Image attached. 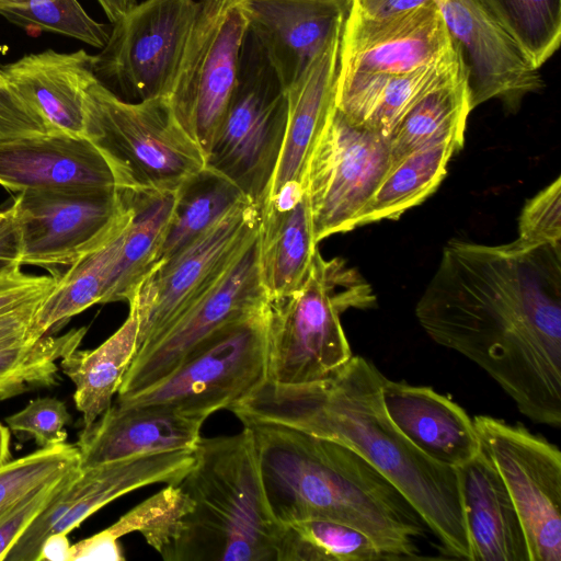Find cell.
Masks as SVG:
<instances>
[{
    "label": "cell",
    "mask_w": 561,
    "mask_h": 561,
    "mask_svg": "<svg viewBox=\"0 0 561 561\" xmlns=\"http://www.w3.org/2000/svg\"><path fill=\"white\" fill-rule=\"evenodd\" d=\"M531 422L561 427V245L451 240L415 308Z\"/></svg>",
    "instance_id": "cell-1"
},
{
    "label": "cell",
    "mask_w": 561,
    "mask_h": 561,
    "mask_svg": "<svg viewBox=\"0 0 561 561\" xmlns=\"http://www.w3.org/2000/svg\"><path fill=\"white\" fill-rule=\"evenodd\" d=\"M382 376L369 360L352 356L316 382L266 380L229 411L242 424H280L354 450L402 493L447 558L470 561L457 469L426 456L391 422Z\"/></svg>",
    "instance_id": "cell-2"
},
{
    "label": "cell",
    "mask_w": 561,
    "mask_h": 561,
    "mask_svg": "<svg viewBox=\"0 0 561 561\" xmlns=\"http://www.w3.org/2000/svg\"><path fill=\"white\" fill-rule=\"evenodd\" d=\"M265 499L279 525L337 522L368 536L388 560L423 559L426 526L402 493L354 450L289 426L248 422Z\"/></svg>",
    "instance_id": "cell-3"
},
{
    "label": "cell",
    "mask_w": 561,
    "mask_h": 561,
    "mask_svg": "<svg viewBox=\"0 0 561 561\" xmlns=\"http://www.w3.org/2000/svg\"><path fill=\"white\" fill-rule=\"evenodd\" d=\"M178 483L193 502L165 561H276L280 525L268 508L249 427L201 437Z\"/></svg>",
    "instance_id": "cell-4"
},
{
    "label": "cell",
    "mask_w": 561,
    "mask_h": 561,
    "mask_svg": "<svg viewBox=\"0 0 561 561\" xmlns=\"http://www.w3.org/2000/svg\"><path fill=\"white\" fill-rule=\"evenodd\" d=\"M375 306L374 290L356 268L325 260L317 249L302 285L270 300L266 380L299 386L329 377L353 356L341 314Z\"/></svg>",
    "instance_id": "cell-5"
},
{
    "label": "cell",
    "mask_w": 561,
    "mask_h": 561,
    "mask_svg": "<svg viewBox=\"0 0 561 561\" xmlns=\"http://www.w3.org/2000/svg\"><path fill=\"white\" fill-rule=\"evenodd\" d=\"M85 138L126 193L176 192L206 168L204 151L181 126L168 98L125 101L98 78L88 88Z\"/></svg>",
    "instance_id": "cell-6"
},
{
    "label": "cell",
    "mask_w": 561,
    "mask_h": 561,
    "mask_svg": "<svg viewBox=\"0 0 561 561\" xmlns=\"http://www.w3.org/2000/svg\"><path fill=\"white\" fill-rule=\"evenodd\" d=\"M287 111L286 89L248 27L237 85L206 153V168L262 205L282 151Z\"/></svg>",
    "instance_id": "cell-7"
},
{
    "label": "cell",
    "mask_w": 561,
    "mask_h": 561,
    "mask_svg": "<svg viewBox=\"0 0 561 561\" xmlns=\"http://www.w3.org/2000/svg\"><path fill=\"white\" fill-rule=\"evenodd\" d=\"M270 301L222 325L165 378L117 398L119 405H168L209 416L252 394L266 381Z\"/></svg>",
    "instance_id": "cell-8"
},
{
    "label": "cell",
    "mask_w": 561,
    "mask_h": 561,
    "mask_svg": "<svg viewBox=\"0 0 561 561\" xmlns=\"http://www.w3.org/2000/svg\"><path fill=\"white\" fill-rule=\"evenodd\" d=\"M18 237V261L58 276L100 249L134 218L126 196L113 190L20 192L11 205Z\"/></svg>",
    "instance_id": "cell-9"
},
{
    "label": "cell",
    "mask_w": 561,
    "mask_h": 561,
    "mask_svg": "<svg viewBox=\"0 0 561 561\" xmlns=\"http://www.w3.org/2000/svg\"><path fill=\"white\" fill-rule=\"evenodd\" d=\"M390 163L388 137L353 124L334 107L311 149L302 178L317 244L359 227L362 214Z\"/></svg>",
    "instance_id": "cell-10"
},
{
    "label": "cell",
    "mask_w": 561,
    "mask_h": 561,
    "mask_svg": "<svg viewBox=\"0 0 561 561\" xmlns=\"http://www.w3.org/2000/svg\"><path fill=\"white\" fill-rule=\"evenodd\" d=\"M248 27L240 0L197 1L168 99L205 158L237 85Z\"/></svg>",
    "instance_id": "cell-11"
},
{
    "label": "cell",
    "mask_w": 561,
    "mask_h": 561,
    "mask_svg": "<svg viewBox=\"0 0 561 561\" xmlns=\"http://www.w3.org/2000/svg\"><path fill=\"white\" fill-rule=\"evenodd\" d=\"M261 205L244 198L179 253L157 265L128 301L138 351L157 341L229 268L259 232Z\"/></svg>",
    "instance_id": "cell-12"
},
{
    "label": "cell",
    "mask_w": 561,
    "mask_h": 561,
    "mask_svg": "<svg viewBox=\"0 0 561 561\" xmlns=\"http://www.w3.org/2000/svg\"><path fill=\"white\" fill-rule=\"evenodd\" d=\"M480 454L503 480L519 515L529 561H561V453L520 424L477 415Z\"/></svg>",
    "instance_id": "cell-13"
},
{
    "label": "cell",
    "mask_w": 561,
    "mask_h": 561,
    "mask_svg": "<svg viewBox=\"0 0 561 561\" xmlns=\"http://www.w3.org/2000/svg\"><path fill=\"white\" fill-rule=\"evenodd\" d=\"M195 0H145L111 30L94 72L130 100L168 98L196 14Z\"/></svg>",
    "instance_id": "cell-14"
},
{
    "label": "cell",
    "mask_w": 561,
    "mask_h": 561,
    "mask_svg": "<svg viewBox=\"0 0 561 561\" xmlns=\"http://www.w3.org/2000/svg\"><path fill=\"white\" fill-rule=\"evenodd\" d=\"M268 301L261 277L256 236L192 307L157 341L136 354L117 398L139 393L165 378L216 330Z\"/></svg>",
    "instance_id": "cell-15"
},
{
    "label": "cell",
    "mask_w": 561,
    "mask_h": 561,
    "mask_svg": "<svg viewBox=\"0 0 561 561\" xmlns=\"http://www.w3.org/2000/svg\"><path fill=\"white\" fill-rule=\"evenodd\" d=\"M194 461V449H184L79 468L26 528L4 561H39L48 536L68 535L106 504L139 488L161 482L178 484Z\"/></svg>",
    "instance_id": "cell-16"
},
{
    "label": "cell",
    "mask_w": 561,
    "mask_h": 561,
    "mask_svg": "<svg viewBox=\"0 0 561 561\" xmlns=\"http://www.w3.org/2000/svg\"><path fill=\"white\" fill-rule=\"evenodd\" d=\"M437 7L460 51L472 110L496 99L515 111L542 88L539 68L479 0H442Z\"/></svg>",
    "instance_id": "cell-17"
},
{
    "label": "cell",
    "mask_w": 561,
    "mask_h": 561,
    "mask_svg": "<svg viewBox=\"0 0 561 561\" xmlns=\"http://www.w3.org/2000/svg\"><path fill=\"white\" fill-rule=\"evenodd\" d=\"M454 48L435 3L381 16H365L348 10L341 36L337 75L407 73Z\"/></svg>",
    "instance_id": "cell-18"
},
{
    "label": "cell",
    "mask_w": 561,
    "mask_h": 561,
    "mask_svg": "<svg viewBox=\"0 0 561 561\" xmlns=\"http://www.w3.org/2000/svg\"><path fill=\"white\" fill-rule=\"evenodd\" d=\"M0 185L15 193L117 188L108 162L88 138L57 134L0 139Z\"/></svg>",
    "instance_id": "cell-19"
},
{
    "label": "cell",
    "mask_w": 561,
    "mask_h": 561,
    "mask_svg": "<svg viewBox=\"0 0 561 561\" xmlns=\"http://www.w3.org/2000/svg\"><path fill=\"white\" fill-rule=\"evenodd\" d=\"M207 416L168 405L112 404L84 425L76 444L87 469L144 455L195 449Z\"/></svg>",
    "instance_id": "cell-20"
},
{
    "label": "cell",
    "mask_w": 561,
    "mask_h": 561,
    "mask_svg": "<svg viewBox=\"0 0 561 561\" xmlns=\"http://www.w3.org/2000/svg\"><path fill=\"white\" fill-rule=\"evenodd\" d=\"M84 49L28 54L1 68L7 85L42 119L47 134L85 138L88 88L96 79Z\"/></svg>",
    "instance_id": "cell-21"
},
{
    "label": "cell",
    "mask_w": 561,
    "mask_h": 561,
    "mask_svg": "<svg viewBox=\"0 0 561 561\" xmlns=\"http://www.w3.org/2000/svg\"><path fill=\"white\" fill-rule=\"evenodd\" d=\"M285 89L344 24L351 0H240Z\"/></svg>",
    "instance_id": "cell-22"
},
{
    "label": "cell",
    "mask_w": 561,
    "mask_h": 561,
    "mask_svg": "<svg viewBox=\"0 0 561 561\" xmlns=\"http://www.w3.org/2000/svg\"><path fill=\"white\" fill-rule=\"evenodd\" d=\"M381 397L391 422L433 460L457 468L479 454L472 419L448 397L385 376Z\"/></svg>",
    "instance_id": "cell-23"
},
{
    "label": "cell",
    "mask_w": 561,
    "mask_h": 561,
    "mask_svg": "<svg viewBox=\"0 0 561 561\" xmlns=\"http://www.w3.org/2000/svg\"><path fill=\"white\" fill-rule=\"evenodd\" d=\"M465 72L458 47L442 58L401 75H337L335 107L353 124L388 137L427 93Z\"/></svg>",
    "instance_id": "cell-24"
},
{
    "label": "cell",
    "mask_w": 561,
    "mask_h": 561,
    "mask_svg": "<svg viewBox=\"0 0 561 561\" xmlns=\"http://www.w3.org/2000/svg\"><path fill=\"white\" fill-rule=\"evenodd\" d=\"M456 469L470 561H529L519 515L495 468L479 451Z\"/></svg>",
    "instance_id": "cell-25"
},
{
    "label": "cell",
    "mask_w": 561,
    "mask_h": 561,
    "mask_svg": "<svg viewBox=\"0 0 561 561\" xmlns=\"http://www.w3.org/2000/svg\"><path fill=\"white\" fill-rule=\"evenodd\" d=\"M343 25L333 33L299 79L286 89V133L266 197L286 184L302 185L311 149L335 107Z\"/></svg>",
    "instance_id": "cell-26"
},
{
    "label": "cell",
    "mask_w": 561,
    "mask_h": 561,
    "mask_svg": "<svg viewBox=\"0 0 561 561\" xmlns=\"http://www.w3.org/2000/svg\"><path fill=\"white\" fill-rule=\"evenodd\" d=\"M257 238L261 277L268 300L297 290L318 249L306 193L294 201L265 199Z\"/></svg>",
    "instance_id": "cell-27"
},
{
    "label": "cell",
    "mask_w": 561,
    "mask_h": 561,
    "mask_svg": "<svg viewBox=\"0 0 561 561\" xmlns=\"http://www.w3.org/2000/svg\"><path fill=\"white\" fill-rule=\"evenodd\" d=\"M139 318L135 308L119 329L94 350H75L60 359L61 371L76 386L73 400L84 425L111 405L138 351Z\"/></svg>",
    "instance_id": "cell-28"
},
{
    "label": "cell",
    "mask_w": 561,
    "mask_h": 561,
    "mask_svg": "<svg viewBox=\"0 0 561 561\" xmlns=\"http://www.w3.org/2000/svg\"><path fill=\"white\" fill-rule=\"evenodd\" d=\"M176 192H122L134 208V218L100 304L128 302L142 279L157 265L172 218Z\"/></svg>",
    "instance_id": "cell-29"
},
{
    "label": "cell",
    "mask_w": 561,
    "mask_h": 561,
    "mask_svg": "<svg viewBox=\"0 0 561 561\" xmlns=\"http://www.w3.org/2000/svg\"><path fill=\"white\" fill-rule=\"evenodd\" d=\"M471 111L465 71L422 98L391 130L390 169L423 148L451 144L460 150Z\"/></svg>",
    "instance_id": "cell-30"
},
{
    "label": "cell",
    "mask_w": 561,
    "mask_h": 561,
    "mask_svg": "<svg viewBox=\"0 0 561 561\" xmlns=\"http://www.w3.org/2000/svg\"><path fill=\"white\" fill-rule=\"evenodd\" d=\"M129 226L106 244L56 276L53 288L36 309L27 332L28 341L36 342L53 328L101 302Z\"/></svg>",
    "instance_id": "cell-31"
},
{
    "label": "cell",
    "mask_w": 561,
    "mask_h": 561,
    "mask_svg": "<svg viewBox=\"0 0 561 561\" xmlns=\"http://www.w3.org/2000/svg\"><path fill=\"white\" fill-rule=\"evenodd\" d=\"M457 151L451 144L432 146L414 151L394 164L366 205L359 226L398 219L424 202L444 180L448 162Z\"/></svg>",
    "instance_id": "cell-32"
},
{
    "label": "cell",
    "mask_w": 561,
    "mask_h": 561,
    "mask_svg": "<svg viewBox=\"0 0 561 561\" xmlns=\"http://www.w3.org/2000/svg\"><path fill=\"white\" fill-rule=\"evenodd\" d=\"M244 198L233 183L208 168L188 179L176 192L157 265L192 243Z\"/></svg>",
    "instance_id": "cell-33"
},
{
    "label": "cell",
    "mask_w": 561,
    "mask_h": 561,
    "mask_svg": "<svg viewBox=\"0 0 561 561\" xmlns=\"http://www.w3.org/2000/svg\"><path fill=\"white\" fill-rule=\"evenodd\" d=\"M387 556L364 533L321 518L280 525L276 561H379Z\"/></svg>",
    "instance_id": "cell-34"
},
{
    "label": "cell",
    "mask_w": 561,
    "mask_h": 561,
    "mask_svg": "<svg viewBox=\"0 0 561 561\" xmlns=\"http://www.w3.org/2000/svg\"><path fill=\"white\" fill-rule=\"evenodd\" d=\"M87 328L0 346V400L59 382L57 359L77 350Z\"/></svg>",
    "instance_id": "cell-35"
},
{
    "label": "cell",
    "mask_w": 561,
    "mask_h": 561,
    "mask_svg": "<svg viewBox=\"0 0 561 561\" xmlns=\"http://www.w3.org/2000/svg\"><path fill=\"white\" fill-rule=\"evenodd\" d=\"M479 1L539 69L558 50L561 43V0Z\"/></svg>",
    "instance_id": "cell-36"
},
{
    "label": "cell",
    "mask_w": 561,
    "mask_h": 561,
    "mask_svg": "<svg viewBox=\"0 0 561 561\" xmlns=\"http://www.w3.org/2000/svg\"><path fill=\"white\" fill-rule=\"evenodd\" d=\"M0 15L26 31L53 32L96 48H103L111 34L78 0H0Z\"/></svg>",
    "instance_id": "cell-37"
},
{
    "label": "cell",
    "mask_w": 561,
    "mask_h": 561,
    "mask_svg": "<svg viewBox=\"0 0 561 561\" xmlns=\"http://www.w3.org/2000/svg\"><path fill=\"white\" fill-rule=\"evenodd\" d=\"M193 502L179 484H167L106 528L114 538L138 531L162 554L175 540Z\"/></svg>",
    "instance_id": "cell-38"
},
{
    "label": "cell",
    "mask_w": 561,
    "mask_h": 561,
    "mask_svg": "<svg viewBox=\"0 0 561 561\" xmlns=\"http://www.w3.org/2000/svg\"><path fill=\"white\" fill-rule=\"evenodd\" d=\"M80 466L76 445L67 443L41 447L0 467V515L39 484Z\"/></svg>",
    "instance_id": "cell-39"
},
{
    "label": "cell",
    "mask_w": 561,
    "mask_h": 561,
    "mask_svg": "<svg viewBox=\"0 0 561 561\" xmlns=\"http://www.w3.org/2000/svg\"><path fill=\"white\" fill-rule=\"evenodd\" d=\"M518 239L561 245V178L526 201L518 217Z\"/></svg>",
    "instance_id": "cell-40"
},
{
    "label": "cell",
    "mask_w": 561,
    "mask_h": 561,
    "mask_svg": "<svg viewBox=\"0 0 561 561\" xmlns=\"http://www.w3.org/2000/svg\"><path fill=\"white\" fill-rule=\"evenodd\" d=\"M8 427L14 433L33 436L41 447L66 443L65 428L71 422L66 404L51 397L36 398L21 411L5 419Z\"/></svg>",
    "instance_id": "cell-41"
},
{
    "label": "cell",
    "mask_w": 561,
    "mask_h": 561,
    "mask_svg": "<svg viewBox=\"0 0 561 561\" xmlns=\"http://www.w3.org/2000/svg\"><path fill=\"white\" fill-rule=\"evenodd\" d=\"M79 468L77 466L65 474L39 484L0 515V561L5 560L18 539Z\"/></svg>",
    "instance_id": "cell-42"
},
{
    "label": "cell",
    "mask_w": 561,
    "mask_h": 561,
    "mask_svg": "<svg viewBox=\"0 0 561 561\" xmlns=\"http://www.w3.org/2000/svg\"><path fill=\"white\" fill-rule=\"evenodd\" d=\"M15 263L0 272V314L45 297L53 288L56 276L25 274Z\"/></svg>",
    "instance_id": "cell-43"
},
{
    "label": "cell",
    "mask_w": 561,
    "mask_h": 561,
    "mask_svg": "<svg viewBox=\"0 0 561 561\" xmlns=\"http://www.w3.org/2000/svg\"><path fill=\"white\" fill-rule=\"evenodd\" d=\"M44 134L42 119L8 85H0V139Z\"/></svg>",
    "instance_id": "cell-44"
},
{
    "label": "cell",
    "mask_w": 561,
    "mask_h": 561,
    "mask_svg": "<svg viewBox=\"0 0 561 561\" xmlns=\"http://www.w3.org/2000/svg\"><path fill=\"white\" fill-rule=\"evenodd\" d=\"M79 560L123 561L125 557L118 539L104 529L71 545L70 561Z\"/></svg>",
    "instance_id": "cell-45"
},
{
    "label": "cell",
    "mask_w": 561,
    "mask_h": 561,
    "mask_svg": "<svg viewBox=\"0 0 561 561\" xmlns=\"http://www.w3.org/2000/svg\"><path fill=\"white\" fill-rule=\"evenodd\" d=\"M43 298L0 314V346L27 340V332Z\"/></svg>",
    "instance_id": "cell-46"
},
{
    "label": "cell",
    "mask_w": 561,
    "mask_h": 561,
    "mask_svg": "<svg viewBox=\"0 0 561 561\" xmlns=\"http://www.w3.org/2000/svg\"><path fill=\"white\" fill-rule=\"evenodd\" d=\"M442 0H351L350 11L365 16H381Z\"/></svg>",
    "instance_id": "cell-47"
},
{
    "label": "cell",
    "mask_w": 561,
    "mask_h": 561,
    "mask_svg": "<svg viewBox=\"0 0 561 561\" xmlns=\"http://www.w3.org/2000/svg\"><path fill=\"white\" fill-rule=\"evenodd\" d=\"M70 548L67 534H53L45 539L42 546L39 561H70Z\"/></svg>",
    "instance_id": "cell-48"
},
{
    "label": "cell",
    "mask_w": 561,
    "mask_h": 561,
    "mask_svg": "<svg viewBox=\"0 0 561 561\" xmlns=\"http://www.w3.org/2000/svg\"><path fill=\"white\" fill-rule=\"evenodd\" d=\"M18 261V237L14 229L0 239V272L7 270Z\"/></svg>",
    "instance_id": "cell-49"
},
{
    "label": "cell",
    "mask_w": 561,
    "mask_h": 561,
    "mask_svg": "<svg viewBox=\"0 0 561 561\" xmlns=\"http://www.w3.org/2000/svg\"><path fill=\"white\" fill-rule=\"evenodd\" d=\"M98 2L112 23L122 19L136 5V0H98Z\"/></svg>",
    "instance_id": "cell-50"
},
{
    "label": "cell",
    "mask_w": 561,
    "mask_h": 561,
    "mask_svg": "<svg viewBox=\"0 0 561 561\" xmlns=\"http://www.w3.org/2000/svg\"><path fill=\"white\" fill-rule=\"evenodd\" d=\"M11 460L10 430L0 423V467Z\"/></svg>",
    "instance_id": "cell-51"
},
{
    "label": "cell",
    "mask_w": 561,
    "mask_h": 561,
    "mask_svg": "<svg viewBox=\"0 0 561 561\" xmlns=\"http://www.w3.org/2000/svg\"><path fill=\"white\" fill-rule=\"evenodd\" d=\"M15 227L12 206L0 209V239L11 232Z\"/></svg>",
    "instance_id": "cell-52"
},
{
    "label": "cell",
    "mask_w": 561,
    "mask_h": 561,
    "mask_svg": "<svg viewBox=\"0 0 561 561\" xmlns=\"http://www.w3.org/2000/svg\"><path fill=\"white\" fill-rule=\"evenodd\" d=\"M0 85H7V83L3 79L2 72H1V69H0Z\"/></svg>",
    "instance_id": "cell-53"
}]
</instances>
